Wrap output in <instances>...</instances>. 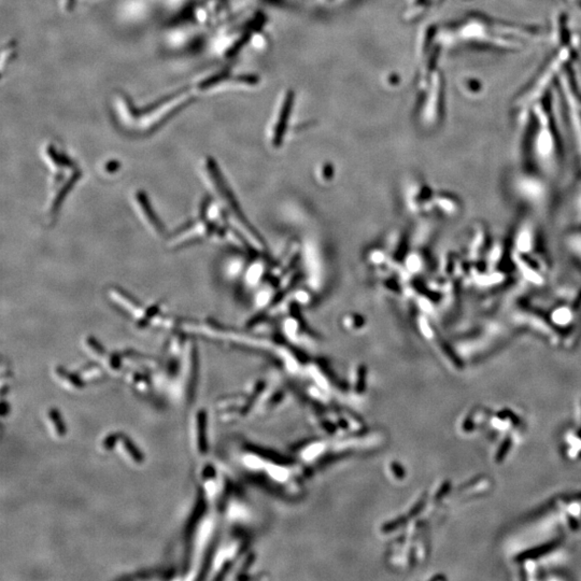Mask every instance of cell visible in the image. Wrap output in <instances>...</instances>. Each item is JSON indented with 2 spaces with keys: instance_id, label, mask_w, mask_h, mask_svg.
I'll use <instances>...</instances> for the list:
<instances>
[]
</instances>
